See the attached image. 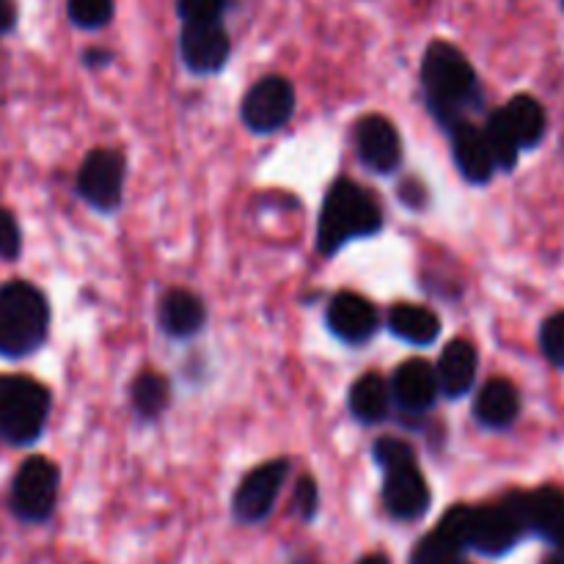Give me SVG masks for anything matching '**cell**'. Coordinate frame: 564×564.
<instances>
[{
	"instance_id": "ba28073f",
	"label": "cell",
	"mask_w": 564,
	"mask_h": 564,
	"mask_svg": "<svg viewBox=\"0 0 564 564\" xmlns=\"http://www.w3.org/2000/svg\"><path fill=\"white\" fill-rule=\"evenodd\" d=\"M292 113H295V88L281 75H268L253 83L240 108L248 130L259 132V135L284 130Z\"/></svg>"
},
{
	"instance_id": "3957f363",
	"label": "cell",
	"mask_w": 564,
	"mask_h": 564,
	"mask_svg": "<svg viewBox=\"0 0 564 564\" xmlns=\"http://www.w3.org/2000/svg\"><path fill=\"white\" fill-rule=\"evenodd\" d=\"M47 295L25 279L0 284V358L20 361L44 347L50 336Z\"/></svg>"
},
{
	"instance_id": "e575fe53",
	"label": "cell",
	"mask_w": 564,
	"mask_h": 564,
	"mask_svg": "<svg viewBox=\"0 0 564 564\" xmlns=\"http://www.w3.org/2000/svg\"><path fill=\"white\" fill-rule=\"evenodd\" d=\"M543 564H564V560H562V556H556V560H549V562H543Z\"/></svg>"
},
{
	"instance_id": "d6a6232c",
	"label": "cell",
	"mask_w": 564,
	"mask_h": 564,
	"mask_svg": "<svg viewBox=\"0 0 564 564\" xmlns=\"http://www.w3.org/2000/svg\"><path fill=\"white\" fill-rule=\"evenodd\" d=\"M83 64L86 66H105V64H110V53L108 50H86V53H83Z\"/></svg>"
},
{
	"instance_id": "6da1fadb",
	"label": "cell",
	"mask_w": 564,
	"mask_h": 564,
	"mask_svg": "<svg viewBox=\"0 0 564 564\" xmlns=\"http://www.w3.org/2000/svg\"><path fill=\"white\" fill-rule=\"evenodd\" d=\"M422 88L427 108L446 130L466 121L468 110L479 108L482 88L466 55L449 42H433L422 61Z\"/></svg>"
},
{
	"instance_id": "cb8c5ba5",
	"label": "cell",
	"mask_w": 564,
	"mask_h": 564,
	"mask_svg": "<svg viewBox=\"0 0 564 564\" xmlns=\"http://www.w3.org/2000/svg\"><path fill=\"white\" fill-rule=\"evenodd\" d=\"M485 135H488L490 152H494L499 171L516 169L523 147H521V141H518L516 130L510 127V121H507L505 110H494V113H490L488 124H485Z\"/></svg>"
},
{
	"instance_id": "9c48e42d",
	"label": "cell",
	"mask_w": 564,
	"mask_h": 564,
	"mask_svg": "<svg viewBox=\"0 0 564 564\" xmlns=\"http://www.w3.org/2000/svg\"><path fill=\"white\" fill-rule=\"evenodd\" d=\"M290 474V460H270L253 468L235 490L231 512L240 523H262L279 501L284 479Z\"/></svg>"
},
{
	"instance_id": "9a60e30c",
	"label": "cell",
	"mask_w": 564,
	"mask_h": 564,
	"mask_svg": "<svg viewBox=\"0 0 564 564\" xmlns=\"http://www.w3.org/2000/svg\"><path fill=\"white\" fill-rule=\"evenodd\" d=\"M452 158H455L457 171L466 176L471 185H488L494 174L499 171L494 152H490L485 127L479 130L471 121H460L452 127Z\"/></svg>"
},
{
	"instance_id": "83f0119b",
	"label": "cell",
	"mask_w": 564,
	"mask_h": 564,
	"mask_svg": "<svg viewBox=\"0 0 564 564\" xmlns=\"http://www.w3.org/2000/svg\"><path fill=\"white\" fill-rule=\"evenodd\" d=\"M22 253V229L9 207H0V262H17Z\"/></svg>"
},
{
	"instance_id": "74e56055",
	"label": "cell",
	"mask_w": 564,
	"mask_h": 564,
	"mask_svg": "<svg viewBox=\"0 0 564 564\" xmlns=\"http://www.w3.org/2000/svg\"><path fill=\"white\" fill-rule=\"evenodd\" d=\"M562 3H564V0H562Z\"/></svg>"
},
{
	"instance_id": "f546056e",
	"label": "cell",
	"mask_w": 564,
	"mask_h": 564,
	"mask_svg": "<svg viewBox=\"0 0 564 564\" xmlns=\"http://www.w3.org/2000/svg\"><path fill=\"white\" fill-rule=\"evenodd\" d=\"M292 507H295V512L301 521H306V523L314 521V516H317V507H319V490H317V482H314L312 477L297 479Z\"/></svg>"
},
{
	"instance_id": "5b68a950",
	"label": "cell",
	"mask_w": 564,
	"mask_h": 564,
	"mask_svg": "<svg viewBox=\"0 0 564 564\" xmlns=\"http://www.w3.org/2000/svg\"><path fill=\"white\" fill-rule=\"evenodd\" d=\"M58 490L61 468L44 455L25 457L11 479L9 512L28 527L47 523L58 507Z\"/></svg>"
},
{
	"instance_id": "7402d4cb",
	"label": "cell",
	"mask_w": 564,
	"mask_h": 564,
	"mask_svg": "<svg viewBox=\"0 0 564 564\" xmlns=\"http://www.w3.org/2000/svg\"><path fill=\"white\" fill-rule=\"evenodd\" d=\"M501 110H505L507 121L516 130L523 149H534L543 141L545 130H549V116H545L543 105L538 99L529 97V94H518Z\"/></svg>"
},
{
	"instance_id": "30bf717a",
	"label": "cell",
	"mask_w": 564,
	"mask_h": 564,
	"mask_svg": "<svg viewBox=\"0 0 564 564\" xmlns=\"http://www.w3.org/2000/svg\"><path fill=\"white\" fill-rule=\"evenodd\" d=\"M231 53V39L218 22H185L180 33V55L196 75H215L226 66Z\"/></svg>"
},
{
	"instance_id": "484cf974",
	"label": "cell",
	"mask_w": 564,
	"mask_h": 564,
	"mask_svg": "<svg viewBox=\"0 0 564 564\" xmlns=\"http://www.w3.org/2000/svg\"><path fill=\"white\" fill-rule=\"evenodd\" d=\"M372 457L383 471L416 463V452H413V446L402 438H378L372 446Z\"/></svg>"
},
{
	"instance_id": "4fadbf2b",
	"label": "cell",
	"mask_w": 564,
	"mask_h": 564,
	"mask_svg": "<svg viewBox=\"0 0 564 564\" xmlns=\"http://www.w3.org/2000/svg\"><path fill=\"white\" fill-rule=\"evenodd\" d=\"M430 485L416 463L386 471L383 507L394 521H419L430 510Z\"/></svg>"
},
{
	"instance_id": "836d02e7",
	"label": "cell",
	"mask_w": 564,
	"mask_h": 564,
	"mask_svg": "<svg viewBox=\"0 0 564 564\" xmlns=\"http://www.w3.org/2000/svg\"><path fill=\"white\" fill-rule=\"evenodd\" d=\"M356 564H389V560H386L383 554H369L364 556V560H358Z\"/></svg>"
},
{
	"instance_id": "7a4b0ae2",
	"label": "cell",
	"mask_w": 564,
	"mask_h": 564,
	"mask_svg": "<svg viewBox=\"0 0 564 564\" xmlns=\"http://www.w3.org/2000/svg\"><path fill=\"white\" fill-rule=\"evenodd\" d=\"M380 229L383 209L367 187L352 180H336L328 187L317 226V248L323 257H334L347 242L375 237Z\"/></svg>"
},
{
	"instance_id": "4dcf8cb0",
	"label": "cell",
	"mask_w": 564,
	"mask_h": 564,
	"mask_svg": "<svg viewBox=\"0 0 564 564\" xmlns=\"http://www.w3.org/2000/svg\"><path fill=\"white\" fill-rule=\"evenodd\" d=\"M17 20H20V6H17V0H0V39L14 33Z\"/></svg>"
},
{
	"instance_id": "2e32d148",
	"label": "cell",
	"mask_w": 564,
	"mask_h": 564,
	"mask_svg": "<svg viewBox=\"0 0 564 564\" xmlns=\"http://www.w3.org/2000/svg\"><path fill=\"white\" fill-rule=\"evenodd\" d=\"M518 507H521L527 532L549 540V543H562L564 538V490L560 488H538L532 494H516Z\"/></svg>"
},
{
	"instance_id": "d4e9b609",
	"label": "cell",
	"mask_w": 564,
	"mask_h": 564,
	"mask_svg": "<svg viewBox=\"0 0 564 564\" xmlns=\"http://www.w3.org/2000/svg\"><path fill=\"white\" fill-rule=\"evenodd\" d=\"M113 0H66V14L72 25L83 31H99L113 20Z\"/></svg>"
},
{
	"instance_id": "ac0fdd59",
	"label": "cell",
	"mask_w": 564,
	"mask_h": 564,
	"mask_svg": "<svg viewBox=\"0 0 564 564\" xmlns=\"http://www.w3.org/2000/svg\"><path fill=\"white\" fill-rule=\"evenodd\" d=\"M477 367H479V356L477 347L471 345L468 339H455L444 347L438 358V383H441V394L449 397V400H460L466 397L468 391L474 389L477 383Z\"/></svg>"
},
{
	"instance_id": "4316f807",
	"label": "cell",
	"mask_w": 564,
	"mask_h": 564,
	"mask_svg": "<svg viewBox=\"0 0 564 564\" xmlns=\"http://www.w3.org/2000/svg\"><path fill=\"white\" fill-rule=\"evenodd\" d=\"M540 347L554 367L564 369V312L551 314L540 328Z\"/></svg>"
},
{
	"instance_id": "f1b7e54d",
	"label": "cell",
	"mask_w": 564,
	"mask_h": 564,
	"mask_svg": "<svg viewBox=\"0 0 564 564\" xmlns=\"http://www.w3.org/2000/svg\"><path fill=\"white\" fill-rule=\"evenodd\" d=\"M229 0H176V11L185 22H218Z\"/></svg>"
},
{
	"instance_id": "7c38bea8",
	"label": "cell",
	"mask_w": 564,
	"mask_h": 564,
	"mask_svg": "<svg viewBox=\"0 0 564 564\" xmlns=\"http://www.w3.org/2000/svg\"><path fill=\"white\" fill-rule=\"evenodd\" d=\"M330 334L350 347H361L378 334L380 314L372 303L358 292H339L330 297L328 314H325Z\"/></svg>"
},
{
	"instance_id": "1f68e13d",
	"label": "cell",
	"mask_w": 564,
	"mask_h": 564,
	"mask_svg": "<svg viewBox=\"0 0 564 564\" xmlns=\"http://www.w3.org/2000/svg\"><path fill=\"white\" fill-rule=\"evenodd\" d=\"M400 193H402V202H405L408 207H411V209L422 207V204H424V198H427V196H424V193H427V191H424V187L419 185L416 180L405 182V185L400 187Z\"/></svg>"
},
{
	"instance_id": "52a82bcc",
	"label": "cell",
	"mask_w": 564,
	"mask_h": 564,
	"mask_svg": "<svg viewBox=\"0 0 564 564\" xmlns=\"http://www.w3.org/2000/svg\"><path fill=\"white\" fill-rule=\"evenodd\" d=\"M523 534H527V523H523L516 494H510L507 499H501L499 505L474 507L468 549L496 560V556L510 554V551L521 543Z\"/></svg>"
},
{
	"instance_id": "5bb4252c",
	"label": "cell",
	"mask_w": 564,
	"mask_h": 564,
	"mask_svg": "<svg viewBox=\"0 0 564 564\" xmlns=\"http://www.w3.org/2000/svg\"><path fill=\"white\" fill-rule=\"evenodd\" d=\"M389 383L394 405L402 413H408V416H424L438 402V372L427 361H422V358H413V361L402 364Z\"/></svg>"
},
{
	"instance_id": "ffe728a7",
	"label": "cell",
	"mask_w": 564,
	"mask_h": 564,
	"mask_svg": "<svg viewBox=\"0 0 564 564\" xmlns=\"http://www.w3.org/2000/svg\"><path fill=\"white\" fill-rule=\"evenodd\" d=\"M391 383L378 372H367L352 383L347 405L356 422L361 424H380L391 413Z\"/></svg>"
},
{
	"instance_id": "8fae6325",
	"label": "cell",
	"mask_w": 564,
	"mask_h": 564,
	"mask_svg": "<svg viewBox=\"0 0 564 564\" xmlns=\"http://www.w3.org/2000/svg\"><path fill=\"white\" fill-rule=\"evenodd\" d=\"M356 152L364 169L375 174H394L402 163L400 130L386 116H364L352 130Z\"/></svg>"
},
{
	"instance_id": "d590c367",
	"label": "cell",
	"mask_w": 564,
	"mask_h": 564,
	"mask_svg": "<svg viewBox=\"0 0 564 564\" xmlns=\"http://www.w3.org/2000/svg\"><path fill=\"white\" fill-rule=\"evenodd\" d=\"M556 549H560V554H562V560H564V538H562V543H556Z\"/></svg>"
},
{
	"instance_id": "603a6c76",
	"label": "cell",
	"mask_w": 564,
	"mask_h": 564,
	"mask_svg": "<svg viewBox=\"0 0 564 564\" xmlns=\"http://www.w3.org/2000/svg\"><path fill=\"white\" fill-rule=\"evenodd\" d=\"M130 400H132V411H135L141 419H147V422H152V419H158L171 402L169 380H165L160 372H154V369H147V372H141L135 380H132Z\"/></svg>"
},
{
	"instance_id": "8992f818",
	"label": "cell",
	"mask_w": 564,
	"mask_h": 564,
	"mask_svg": "<svg viewBox=\"0 0 564 564\" xmlns=\"http://www.w3.org/2000/svg\"><path fill=\"white\" fill-rule=\"evenodd\" d=\"M127 160L119 149L97 147L86 154L77 171L75 191L97 213L110 215L124 202Z\"/></svg>"
},
{
	"instance_id": "277c9868",
	"label": "cell",
	"mask_w": 564,
	"mask_h": 564,
	"mask_svg": "<svg viewBox=\"0 0 564 564\" xmlns=\"http://www.w3.org/2000/svg\"><path fill=\"white\" fill-rule=\"evenodd\" d=\"M53 413V394L28 375H0V441L25 449L42 441Z\"/></svg>"
},
{
	"instance_id": "44dd1931",
	"label": "cell",
	"mask_w": 564,
	"mask_h": 564,
	"mask_svg": "<svg viewBox=\"0 0 564 564\" xmlns=\"http://www.w3.org/2000/svg\"><path fill=\"white\" fill-rule=\"evenodd\" d=\"M389 330L413 347H430L441 334V319L427 306L397 303L389 312Z\"/></svg>"
},
{
	"instance_id": "8d00e7d4",
	"label": "cell",
	"mask_w": 564,
	"mask_h": 564,
	"mask_svg": "<svg viewBox=\"0 0 564 564\" xmlns=\"http://www.w3.org/2000/svg\"><path fill=\"white\" fill-rule=\"evenodd\" d=\"M297 564H312V562H308V560H301Z\"/></svg>"
},
{
	"instance_id": "d6986e66",
	"label": "cell",
	"mask_w": 564,
	"mask_h": 564,
	"mask_svg": "<svg viewBox=\"0 0 564 564\" xmlns=\"http://www.w3.org/2000/svg\"><path fill=\"white\" fill-rule=\"evenodd\" d=\"M521 416V394L505 378H494L477 391L474 419L488 430H507Z\"/></svg>"
},
{
	"instance_id": "e0dca14e",
	"label": "cell",
	"mask_w": 564,
	"mask_h": 564,
	"mask_svg": "<svg viewBox=\"0 0 564 564\" xmlns=\"http://www.w3.org/2000/svg\"><path fill=\"white\" fill-rule=\"evenodd\" d=\"M158 323L171 339H191L207 323V308L191 290H169L160 297Z\"/></svg>"
}]
</instances>
